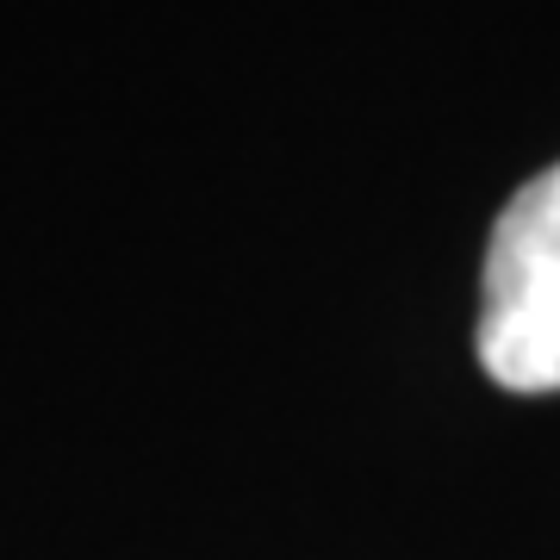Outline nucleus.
I'll return each mask as SVG.
<instances>
[{
    "instance_id": "1",
    "label": "nucleus",
    "mask_w": 560,
    "mask_h": 560,
    "mask_svg": "<svg viewBox=\"0 0 560 560\" xmlns=\"http://www.w3.org/2000/svg\"><path fill=\"white\" fill-rule=\"evenodd\" d=\"M474 342L504 393H560V162L523 180L492 224Z\"/></svg>"
}]
</instances>
